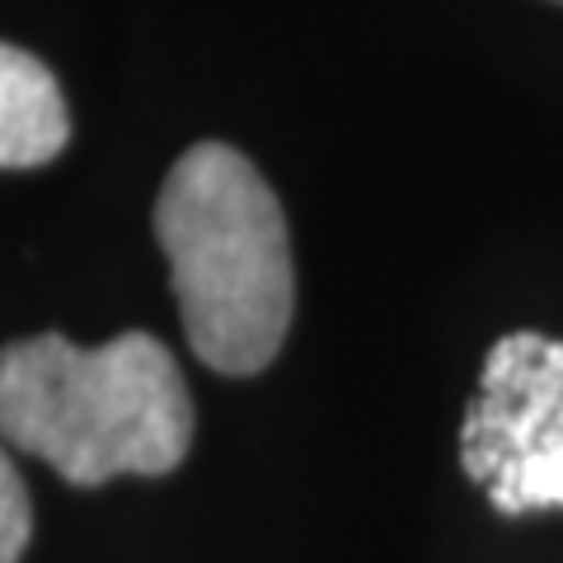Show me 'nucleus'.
I'll use <instances>...</instances> for the list:
<instances>
[{
    "label": "nucleus",
    "mask_w": 563,
    "mask_h": 563,
    "mask_svg": "<svg viewBox=\"0 0 563 563\" xmlns=\"http://www.w3.org/2000/svg\"><path fill=\"white\" fill-rule=\"evenodd\" d=\"M155 235L198 362L221 376L263 372L296 310L287 217L263 174L221 141L192 146L155 198Z\"/></svg>",
    "instance_id": "obj_1"
},
{
    "label": "nucleus",
    "mask_w": 563,
    "mask_h": 563,
    "mask_svg": "<svg viewBox=\"0 0 563 563\" xmlns=\"http://www.w3.org/2000/svg\"><path fill=\"white\" fill-rule=\"evenodd\" d=\"M0 437L76 488L169 474L192 442V399L169 347L141 329L99 347L33 333L0 347Z\"/></svg>",
    "instance_id": "obj_2"
},
{
    "label": "nucleus",
    "mask_w": 563,
    "mask_h": 563,
    "mask_svg": "<svg viewBox=\"0 0 563 563\" xmlns=\"http://www.w3.org/2000/svg\"><path fill=\"white\" fill-rule=\"evenodd\" d=\"M461 465L503 517L563 507V339L493 343L461 428Z\"/></svg>",
    "instance_id": "obj_3"
},
{
    "label": "nucleus",
    "mask_w": 563,
    "mask_h": 563,
    "mask_svg": "<svg viewBox=\"0 0 563 563\" xmlns=\"http://www.w3.org/2000/svg\"><path fill=\"white\" fill-rule=\"evenodd\" d=\"M70 118L57 76L24 47L0 43V169H38L66 151Z\"/></svg>",
    "instance_id": "obj_4"
},
{
    "label": "nucleus",
    "mask_w": 563,
    "mask_h": 563,
    "mask_svg": "<svg viewBox=\"0 0 563 563\" xmlns=\"http://www.w3.org/2000/svg\"><path fill=\"white\" fill-rule=\"evenodd\" d=\"M33 536V512H29V488L20 470L10 465L5 446H0V563H20Z\"/></svg>",
    "instance_id": "obj_5"
}]
</instances>
